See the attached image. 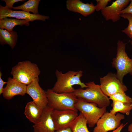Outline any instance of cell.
I'll use <instances>...</instances> for the list:
<instances>
[{
    "mask_svg": "<svg viewBox=\"0 0 132 132\" xmlns=\"http://www.w3.org/2000/svg\"><path fill=\"white\" fill-rule=\"evenodd\" d=\"M83 73V71L81 70H70L63 74L56 70L55 74L57 80L51 90L58 93H70L75 91V89L73 87L75 85H79L82 88H86L87 86L80 80Z\"/></svg>",
    "mask_w": 132,
    "mask_h": 132,
    "instance_id": "1",
    "label": "cell"
},
{
    "mask_svg": "<svg viewBox=\"0 0 132 132\" xmlns=\"http://www.w3.org/2000/svg\"><path fill=\"white\" fill-rule=\"evenodd\" d=\"M85 84L87 86L85 89H77L73 92L78 99L96 104L100 108H106L109 105L110 99L103 92L100 85L95 84L94 81Z\"/></svg>",
    "mask_w": 132,
    "mask_h": 132,
    "instance_id": "2",
    "label": "cell"
},
{
    "mask_svg": "<svg viewBox=\"0 0 132 132\" xmlns=\"http://www.w3.org/2000/svg\"><path fill=\"white\" fill-rule=\"evenodd\" d=\"M40 72L36 64L28 60L18 62L12 68L11 74L15 81L28 85L38 77Z\"/></svg>",
    "mask_w": 132,
    "mask_h": 132,
    "instance_id": "3",
    "label": "cell"
},
{
    "mask_svg": "<svg viewBox=\"0 0 132 132\" xmlns=\"http://www.w3.org/2000/svg\"><path fill=\"white\" fill-rule=\"evenodd\" d=\"M126 44L122 41H118L116 57L111 62L112 66L116 70L117 77L123 83L125 75L129 74L132 75V58H130L126 53Z\"/></svg>",
    "mask_w": 132,
    "mask_h": 132,
    "instance_id": "4",
    "label": "cell"
},
{
    "mask_svg": "<svg viewBox=\"0 0 132 132\" xmlns=\"http://www.w3.org/2000/svg\"><path fill=\"white\" fill-rule=\"evenodd\" d=\"M45 92L48 99L47 106L53 110L78 111L75 106L78 99L73 92L58 93L51 89H48Z\"/></svg>",
    "mask_w": 132,
    "mask_h": 132,
    "instance_id": "5",
    "label": "cell"
},
{
    "mask_svg": "<svg viewBox=\"0 0 132 132\" xmlns=\"http://www.w3.org/2000/svg\"><path fill=\"white\" fill-rule=\"evenodd\" d=\"M75 106L77 110L83 114L90 127H94L99 119L106 112V107L99 108L96 104L78 99Z\"/></svg>",
    "mask_w": 132,
    "mask_h": 132,
    "instance_id": "6",
    "label": "cell"
},
{
    "mask_svg": "<svg viewBox=\"0 0 132 132\" xmlns=\"http://www.w3.org/2000/svg\"><path fill=\"white\" fill-rule=\"evenodd\" d=\"M99 80L102 91L108 97L117 93L125 92L128 90L126 86L117 78L115 73H109L100 77Z\"/></svg>",
    "mask_w": 132,
    "mask_h": 132,
    "instance_id": "7",
    "label": "cell"
},
{
    "mask_svg": "<svg viewBox=\"0 0 132 132\" xmlns=\"http://www.w3.org/2000/svg\"><path fill=\"white\" fill-rule=\"evenodd\" d=\"M125 118L124 115L118 113L113 114L106 112L98 121L93 132H107L114 130L121 124V121Z\"/></svg>",
    "mask_w": 132,
    "mask_h": 132,
    "instance_id": "8",
    "label": "cell"
},
{
    "mask_svg": "<svg viewBox=\"0 0 132 132\" xmlns=\"http://www.w3.org/2000/svg\"><path fill=\"white\" fill-rule=\"evenodd\" d=\"M78 115L77 111L72 110H53L51 116L55 131L70 128L72 123Z\"/></svg>",
    "mask_w": 132,
    "mask_h": 132,
    "instance_id": "9",
    "label": "cell"
},
{
    "mask_svg": "<svg viewBox=\"0 0 132 132\" xmlns=\"http://www.w3.org/2000/svg\"><path fill=\"white\" fill-rule=\"evenodd\" d=\"M38 77L35 78L27 86L26 93L32 98L37 104L44 109L47 106L48 99L45 91L41 87L39 84Z\"/></svg>",
    "mask_w": 132,
    "mask_h": 132,
    "instance_id": "10",
    "label": "cell"
},
{
    "mask_svg": "<svg viewBox=\"0 0 132 132\" xmlns=\"http://www.w3.org/2000/svg\"><path fill=\"white\" fill-rule=\"evenodd\" d=\"M8 17L15 18L18 19L25 20L29 22H33L36 20L44 21L49 18L48 16L39 14L36 15L23 11H15L8 9L0 5V20Z\"/></svg>",
    "mask_w": 132,
    "mask_h": 132,
    "instance_id": "11",
    "label": "cell"
},
{
    "mask_svg": "<svg viewBox=\"0 0 132 132\" xmlns=\"http://www.w3.org/2000/svg\"><path fill=\"white\" fill-rule=\"evenodd\" d=\"M130 2L129 0H116L101 10V13L107 21L111 20L113 22H116L121 17V11Z\"/></svg>",
    "mask_w": 132,
    "mask_h": 132,
    "instance_id": "12",
    "label": "cell"
},
{
    "mask_svg": "<svg viewBox=\"0 0 132 132\" xmlns=\"http://www.w3.org/2000/svg\"><path fill=\"white\" fill-rule=\"evenodd\" d=\"M53 109L47 106L43 109L40 120L33 126L34 132H55L54 124L51 116Z\"/></svg>",
    "mask_w": 132,
    "mask_h": 132,
    "instance_id": "13",
    "label": "cell"
},
{
    "mask_svg": "<svg viewBox=\"0 0 132 132\" xmlns=\"http://www.w3.org/2000/svg\"><path fill=\"white\" fill-rule=\"evenodd\" d=\"M27 86L9 77L6 87L3 88V96L6 99L10 100L17 95L23 96L26 93Z\"/></svg>",
    "mask_w": 132,
    "mask_h": 132,
    "instance_id": "14",
    "label": "cell"
},
{
    "mask_svg": "<svg viewBox=\"0 0 132 132\" xmlns=\"http://www.w3.org/2000/svg\"><path fill=\"white\" fill-rule=\"evenodd\" d=\"M66 7L70 11L77 12L86 17L95 10V6L92 3H85L79 0H68L66 1Z\"/></svg>",
    "mask_w": 132,
    "mask_h": 132,
    "instance_id": "15",
    "label": "cell"
},
{
    "mask_svg": "<svg viewBox=\"0 0 132 132\" xmlns=\"http://www.w3.org/2000/svg\"><path fill=\"white\" fill-rule=\"evenodd\" d=\"M43 109L33 101H30L25 106L24 114L30 121L35 124L40 121Z\"/></svg>",
    "mask_w": 132,
    "mask_h": 132,
    "instance_id": "16",
    "label": "cell"
},
{
    "mask_svg": "<svg viewBox=\"0 0 132 132\" xmlns=\"http://www.w3.org/2000/svg\"><path fill=\"white\" fill-rule=\"evenodd\" d=\"M18 37L17 32L15 31L10 32L6 29H0V43L1 45L8 44L12 49L15 46Z\"/></svg>",
    "mask_w": 132,
    "mask_h": 132,
    "instance_id": "17",
    "label": "cell"
},
{
    "mask_svg": "<svg viewBox=\"0 0 132 132\" xmlns=\"http://www.w3.org/2000/svg\"><path fill=\"white\" fill-rule=\"evenodd\" d=\"M29 21L25 20H19L5 18L0 20V28L5 29L10 32H12L14 27L16 25L22 26L25 25L28 26Z\"/></svg>",
    "mask_w": 132,
    "mask_h": 132,
    "instance_id": "18",
    "label": "cell"
},
{
    "mask_svg": "<svg viewBox=\"0 0 132 132\" xmlns=\"http://www.w3.org/2000/svg\"><path fill=\"white\" fill-rule=\"evenodd\" d=\"M111 105L112 109L110 112L113 114H116L117 112H119L129 115L132 109V103L118 101H112Z\"/></svg>",
    "mask_w": 132,
    "mask_h": 132,
    "instance_id": "19",
    "label": "cell"
},
{
    "mask_svg": "<svg viewBox=\"0 0 132 132\" xmlns=\"http://www.w3.org/2000/svg\"><path fill=\"white\" fill-rule=\"evenodd\" d=\"M87 124L86 120L80 112L72 123L70 128L73 132H90L88 130Z\"/></svg>",
    "mask_w": 132,
    "mask_h": 132,
    "instance_id": "20",
    "label": "cell"
},
{
    "mask_svg": "<svg viewBox=\"0 0 132 132\" xmlns=\"http://www.w3.org/2000/svg\"><path fill=\"white\" fill-rule=\"evenodd\" d=\"M40 0H29L21 5L13 7L14 10H21L22 11L29 12H32L33 14H39L38 7Z\"/></svg>",
    "mask_w": 132,
    "mask_h": 132,
    "instance_id": "21",
    "label": "cell"
},
{
    "mask_svg": "<svg viewBox=\"0 0 132 132\" xmlns=\"http://www.w3.org/2000/svg\"><path fill=\"white\" fill-rule=\"evenodd\" d=\"M110 99L132 103V98L126 95L125 92L115 93L109 97Z\"/></svg>",
    "mask_w": 132,
    "mask_h": 132,
    "instance_id": "22",
    "label": "cell"
},
{
    "mask_svg": "<svg viewBox=\"0 0 132 132\" xmlns=\"http://www.w3.org/2000/svg\"><path fill=\"white\" fill-rule=\"evenodd\" d=\"M121 17L127 19L129 23L127 27L122 30L123 33H125L129 38L131 39V44L132 45V16L128 13L122 14Z\"/></svg>",
    "mask_w": 132,
    "mask_h": 132,
    "instance_id": "23",
    "label": "cell"
},
{
    "mask_svg": "<svg viewBox=\"0 0 132 132\" xmlns=\"http://www.w3.org/2000/svg\"><path fill=\"white\" fill-rule=\"evenodd\" d=\"M111 0H96L97 4L95 6V10L97 11H101L104 9Z\"/></svg>",
    "mask_w": 132,
    "mask_h": 132,
    "instance_id": "24",
    "label": "cell"
},
{
    "mask_svg": "<svg viewBox=\"0 0 132 132\" xmlns=\"http://www.w3.org/2000/svg\"><path fill=\"white\" fill-rule=\"evenodd\" d=\"M24 0H3L1 1H4L6 3V5L5 7L11 10L13 7V4L15 2L19 1H25Z\"/></svg>",
    "mask_w": 132,
    "mask_h": 132,
    "instance_id": "25",
    "label": "cell"
},
{
    "mask_svg": "<svg viewBox=\"0 0 132 132\" xmlns=\"http://www.w3.org/2000/svg\"><path fill=\"white\" fill-rule=\"evenodd\" d=\"M121 14L128 13L132 16V0H130L129 5L126 8L122 10L121 12Z\"/></svg>",
    "mask_w": 132,
    "mask_h": 132,
    "instance_id": "26",
    "label": "cell"
},
{
    "mask_svg": "<svg viewBox=\"0 0 132 132\" xmlns=\"http://www.w3.org/2000/svg\"><path fill=\"white\" fill-rule=\"evenodd\" d=\"M2 73L1 71L0 72V94L3 93V87L5 84H7V82L4 81L1 78Z\"/></svg>",
    "mask_w": 132,
    "mask_h": 132,
    "instance_id": "27",
    "label": "cell"
},
{
    "mask_svg": "<svg viewBox=\"0 0 132 132\" xmlns=\"http://www.w3.org/2000/svg\"><path fill=\"white\" fill-rule=\"evenodd\" d=\"M127 123H126L125 124L121 123L120 126L115 130H113L112 132H121L123 127Z\"/></svg>",
    "mask_w": 132,
    "mask_h": 132,
    "instance_id": "28",
    "label": "cell"
},
{
    "mask_svg": "<svg viewBox=\"0 0 132 132\" xmlns=\"http://www.w3.org/2000/svg\"><path fill=\"white\" fill-rule=\"evenodd\" d=\"M55 132H73L70 128H67L64 129L55 131Z\"/></svg>",
    "mask_w": 132,
    "mask_h": 132,
    "instance_id": "29",
    "label": "cell"
},
{
    "mask_svg": "<svg viewBox=\"0 0 132 132\" xmlns=\"http://www.w3.org/2000/svg\"><path fill=\"white\" fill-rule=\"evenodd\" d=\"M128 131L129 132H132V123L128 126Z\"/></svg>",
    "mask_w": 132,
    "mask_h": 132,
    "instance_id": "30",
    "label": "cell"
}]
</instances>
